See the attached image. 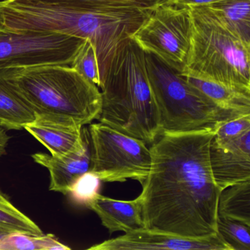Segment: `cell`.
Returning <instances> with one entry per match:
<instances>
[{
    "instance_id": "obj_12",
    "label": "cell",
    "mask_w": 250,
    "mask_h": 250,
    "mask_svg": "<svg viewBox=\"0 0 250 250\" xmlns=\"http://www.w3.org/2000/svg\"><path fill=\"white\" fill-rule=\"evenodd\" d=\"M210 165L215 182L221 190L250 179V130L218 147L210 146Z\"/></svg>"
},
{
    "instance_id": "obj_1",
    "label": "cell",
    "mask_w": 250,
    "mask_h": 250,
    "mask_svg": "<svg viewBox=\"0 0 250 250\" xmlns=\"http://www.w3.org/2000/svg\"><path fill=\"white\" fill-rule=\"evenodd\" d=\"M215 131L161 134L140 195L144 227L200 238L218 234L221 188L210 165Z\"/></svg>"
},
{
    "instance_id": "obj_9",
    "label": "cell",
    "mask_w": 250,
    "mask_h": 250,
    "mask_svg": "<svg viewBox=\"0 0 250 250\" xmlns=\"http://www.w3.org/2000/svg\"><path fill=\"white\" fill-rule=\"evenodd\" d=\"M84 40L56 32L8 29L0 33V69L44 65L71 66Z\"/></svg>"
},
{
    "instance_id": "obj_22",
    "label": "cell",
    "mask_w": 250,
    "mask_h": 250,
    "mask_svg": "<svg viewBox=\"0 0 250 250\" xmlns=\"http://www.w3.org/2000/svg\"><path fill=\"white\" fill-rule=\"evenodd\" d=\"M86 80L101 89L102 77L97 54L93 43L86 39L77 52L71 66Z\"/></svg>"
},
{
    "instance_id": "obj_30",
    "label": "cell",
    "mask_w": 250,
    "mask_h": 250,
    "mask_svg": "<svg viewBox=\"0 0 250 250\" xmlns=\"http://www.w3.org/2000/svg\"><path fill=\"white\" fill-rule=\"evenodd\" d=\"M172 0H161L160 4H168L169 2H171Z\"/></svg>"
},
{
    "instance_id": "obj_6",
    "label": "cell",
    "mask_w": 250,
    "mask_h": 250,
    "mask_svg": "<svg viewBox=\"0 0 250 250\" xmlns=\"http://www.w3.org/2000/svg\"><path fill=\"white\" fill-rule=\"evenodd\" d=\"M190 11L191 49L182 72L250 90V45L206 5L192 7Z\"/></svg>"
},
{
    "instance_id": "obj_28",
    "label": "cell",
    "mask_w": 250,
    "mask_h": 250,
    "mask_svg": "<svg viewBox=\"0 0 250 250\" xmlns=\"http://www.w3.org/2000/svg\"><path fill=\"white\" fill-rule=\"evenodd\" d=\"M7 30H8V28L6 25V21H5V13H4L3 8L0 3V33Z\"/></svg>"
},
{
    "instance_id": "obj_16",
    "label": "cell",
    "mask_w": 250,
    "mask_h": 250,
    "mask_svg": "<svg viewBox=\"0 0 250 250\" xmlns=\"http://www.w3.org/2000/svg\"><path fill=\"white\" fill-rule=\"evenodd\" d=\"M187 82L224 109L250 114V90L231 87L188 73H181Z\"/></svg>"
},
{
    "instance_id": "obj_14",
    "label": "cell",
    "mask_w": 250,
    "mask_h": 250,
    "mask_svg": "<svg viewBox=\"0 0 250 250\" xmlns=\"http://www.w3.org/2000/svg\"><path fill=\"white\" fill-rule=\"evenodd\" d=\"M86 206L98 215L102 225L110 234L145 228L139 197L132 200H119L99 193Z\"/></svg>"
},
{
    "instance_id": "obj_25",
    "label": "cell",
    "mask_w": 250,
    "mask_h": 250,
    "mask_svg": "<svg viewBox=\"0 0 250 250\" xmlns=\"http://www.w3.org/2000/svg\"><path fill=\"white\" fill-rule=\"evenodd\" d=\"M101 180L91 171L85 172L74 182L70 189L71 199L78 204L85 205L99 194Z\"/></svg>"
},
{
    "instance_id": "obj_17",
    "label": "cell",
    "mask_w": 250,
    "mask_h": 250,
    "mask_svg": "<svg viewBox=\"0 0 250 250\" xmlns=\"http://www.w3.org/2000/svg\"><path fill=\"white\" fill-rule=\"evenodd\" d=\"M11 2L34 6L83 11H102L116 8L151 9L161 0H10Z\"/></svg>"
},
{
    "instance_id": "obj_26",
    "label": "cell",
    "mask_w": 250,
    "mask_h": 250,
    "mask_svg": "<svg viewBox=\"0 0 250 250\" xmlns=\"http://www.w3.org/2000/svg\"><path fill=\"white\" fill-rule=\"evenodd\" d=\"M219 0H172L166 5H175L180 8H192V7L206 5Z\"/></svg>"
},
{
    "instance_id": "obj_20",
    "label": "cell",
    "mask_w": 250,
    "mask_h": 250,
    "mask_svg": "<svg viewBox=\"0 0 250 250\" xmlns=\"http://www.w3.org/2000/svg\"><path fill=\"white\" fill-rule=\"evenodd\" d=\"M68 250L52 234L34 235L11 232L0 238V250Z\"/></svg>"
},
{
    "instance_id": "obj_15",
    "label": "cell",
    "mask_w": 250,
    "mask_h": 250,
    "mask_svg": "<svg viewBox=\"0 0 250 250\" xmlns=\"http://www.w3.org/2000/svg\"><path fill=\"white\" fill-rule=\"evenodd\" d=\"M36 113L10 80L8 68L0 69V127L21 130Z\"/></svg>"
},
{
    "instance_id": "obj_7",
    "label": "cell",
    "mask_w": 250,
    "mask_h": 250,
    "mask_svg": "<svg viewBox=\"0 0 250 250\" xmlns=\"http://www.w3.org/2000/svg\"><path fill=\"white\" fill-rule=\"evenodd\" d=\"M91 168L104 182H144L150 171V148L143 140L127 135L102 123L90 124Z\"/></svg>"
},
{
    "instance_id": "obj_11",
    "label": "cell",
    "mask_w": 250,
    "mask_h": 250,
    "mask_svg": "<svg viewBox=\"0 0 250 250\" xmlns=\"http://www.w3.org/2000/svg\"><path fill=\"white\" fill-rule=\"evenodd\" d=\"M24 128L55 157L82 148L88 131L72 118L43 115H36Z\"/></svg>"
},
{
    "instance_id": "obj_10",
    "label": "cell",
    "mask_w": 250,
    "mask_h": 250,
    "mask_svg": "<svg viewBox=\"0 0 250 250\" xmlns=\"http://www.w3.org/2000/svg\"><path fill=\"white\" fill-rule=\"evenodd\" d=\"M90 250H231L219 234L194 238L143 228L92 246Z\"/></svg>"
},
{
    "instance_id": "obj_31",
    "label": "cell",
    "mask_w": 250,
    "mask_h": 250,
    "mask_svg": "<svg viewBox=\"0 0 250 250\" xmlns=\"http://www.w3.org/2000/svg\"><path fill=\"white\" fill-rule=\"evenodd\" d=\"M0 1H5V0H0Z\"/></svg>"
},
{
    "instance_id": "obj_3",
    "label": "cell",
    "mask_w": 250,
    "mask_h": 250,
    "mask_svg": "<svg viewBox=\"0 0 250 250\" xmlns=\"http://www.w3.org/2000/svg\"><path fill=\"white\" fill-rule=\"evenodd\" d=\"M0 3L8 29L56 32L88 39L96 49L102 83L115 49L135 33L150 10L116 8L83 11L24 5L10 0L0 1Z\"/></svg>"
},
{
    "instance_id": "obj_13",
    "label": "cell",
    "mask_w": 250,
    "mask_h": 250,
    "mask_svg": "<svg viewBox=\"0 0 250 250\" xmlns=\"http://www.w3.org/2000/svg\"><path fill=\"white\" fill-rule=\"evenodd\" d=\"M89 138L87 131L83 147L66 156L55 157L43 153L32 155L36 163L49 170L50 191L68 195L74 182L83 174L90 171L92 152Z\"/></svg>"
},
{
    "instance_id": "obj_29",
    "label": "cell",
    "mask_w": 250,
    "mask_h": 250,
    "mask_svg": "<svg viewBox=\"0 0 250 250\" xmlns=\"http://www.w3.org/2000/svg\"><path fill=\"white\" fill-rule=\"evenodd\" d=\"M9 233V232L5 230V229H2V228H0V238H2L4 235H6V234Z\"/></svg>"
},
{
    "instance_id": "obj_24",
    "label": "cell",
    "mask_w": 250,
    "mask_h": 250,
    "mask_svg": "<svg viewBox=\"0 0 250 250\" xmlns=\"http://www.w3.org/2000/svg\"><path fill=\"white\" fill-rule=\"evenodd\" d=\"M248 130H250V114L239 115L222 124L215 131L212 143L218 147H223Z\"/></svg>"
},
{
    "instance_id": "obj_2",
    "label": "cell",
    "mask_w": 250,
    "mask_h": 250,
    "mask_svg": "<svg viewBox=\"0 0 250 250\" xmlns=\"http://www.w3.org/2000/svg\"><path fill=\"white\" fill-rule=\"evenodd\" d=\"M100 90L99 122L147 145L161 135L160 117L147 74L146 52L131 37L115 49Z\"/></svg>"
},
{
    "instance_id": "obj_23",
    "label": "cell",
    "mask_w": 250,
    "mask_h": 250,
    "mask_svg": "<svg viewBox=\"0 0 250 250\" xmlns=\"http://www.w3.org/2000/svg\"><path fill=\"white\" fill-rule=\"evenodd\" d=\"M218 234L231 250H250V226L232 219L218 217Z\"/></svg>"
},
{
    "instance_id": "obj_21",
    "label": "cell",
    "mask_w": 250,
    "mask_h": 250,
    "mask_svg": "<svg viewBox=\"0 0 250 250\" xmlns=\"http://www.w3.org/2000/svg\"><path fill=\"white\" fill-rule=\"evenodd\" d=\"M0 228L8 232H21L30 235H43L41 228L20 211L0 191Z\"/></svg>"
},
{
    "instance_id": "obj_18",
    "label": "cell",
    "mask_w": 250,
    "mask_h": 250,
    "mask_svg": "<svg viewBox=\"0 0 250 250\" xmlns=\"http://www.w3.org/2000/svg\"><path fill=\"white\" fill-rule=\"evenodd\" d=\"M206 6L234 34L250 45V0H219Z\"/></svg>"
},
{
    "instance_id": "obj_8",
    "label": "cell",
    "mask_w": 250,
    "mask_h": 250,
    "mask_svg": "<svg viewBox=\"0 0 250 250\" xmlns=\"http://www.w3.org/2000/svg\"><path fill=\"white\" fill-rule=\"evenodd\" d=\"M192 37V20L188 8L159 4L131 36L146 52L153 54L182 72L187 65Z\"/></svg>"
},
{
    "instance_id": "obj_4",
    "label": "cell",
    "mask_w": 250,
    "mask_h": 250,
    "mask_svg": "<svg viewBox=\"0 0 250 250\" xmlns=\"http://www.w3.org/2000/svg\"><path fill=\"white\" fill-rule=\"evenodd\" d=\"M10 80L36 115L72 118L83 126L98 119L102 92L68 65L8 68Z\"/></svg>"
},
{
    "instance_id": "obj_19",
    "label": "cell",
    "mask_w": 250,
    "mask_h": 250,
    "mask_svg": "<svg viewBox=\"0 0 250 250\" xmlns=\"http://www.w3.org/2000/svg\"><path fill=\"white\" fill-rule=\"evenodd\" d=\"M217 215L218 217L238 221L250 226V179L221 191Z\"/></svg>"
},
{
    "instance_id": "obj_5",
    "label": "cell",
    "mask_w": 250,
    "mask_h": 250,
    "mask_svg": "<svg viewBox=\"0 0 250 250\" xmlns=\"http://www.w3.org/2000/svg\"><path fill=\"white\" fill-rule=\"evenodd\" d=\"M146 61L161 134L216 131L226 121L245 115L218 106L156 55L146 52Z\"/></svg>"
},
{
    "instance_id": "obj_27",
    "label": "cell",
    "mask_w": 250,
    "mask_h": 250,
    "mask_svg": "<svg viewBox=\"0 0 250 250\" xmlns=\"http://www.w3.org/2000/svg\"><path fill=\"white\" fill-rule=\"evenodd\" d=\"M10 137L7 134L5 128L0 127V158L5 154L6 147L9 141Z\"/></svg>"
}]
</instances>
